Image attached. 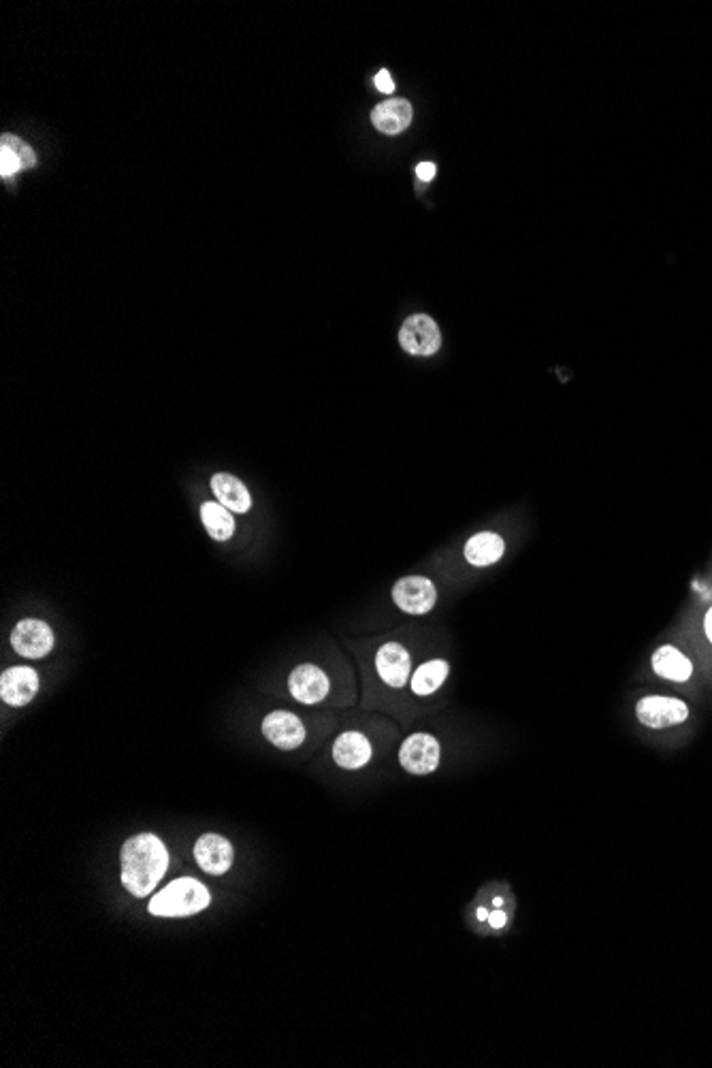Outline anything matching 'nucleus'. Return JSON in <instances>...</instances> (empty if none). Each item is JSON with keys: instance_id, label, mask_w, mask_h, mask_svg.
<instances>
[{"instance_id": "1", "label": "nucleus", "mask_w": 712, "mask_h": 1068, "mask_svg": "<svg viewBox=\"0 0 712 1068\" xmlns=\"http://www.w3.org/2000/svg\"><path fill=\"white\" fill-rule=\"evenodd\" d=\"M169 868L167 847L154 834H139L122 847V883L128 894L150 896Z\"/></svg>"}, {"instance_id": "2", "label": "nucleus", "mask_w": 712, "mask_h": 1068, "mask_svg": "<svg viewBox=\"0 0 712 1068\" xmlns=\"http://www.w3.org/2000/svg\"><path fill=\"white\" fill-rule=\"evenodd\" d=\"M212 896L201 881L177 879L150 900L148 911L154 917H188L205 911Z\"/></svg>"}, {"instance_id": "3", "label": "nucleus", "mask_w": 712, "mask_h": 1068, "mask_svg": "<svg viewBox=\"0 0 712 1068\" xmlns=\"http://www.w3.org/2000/svg\"><path fill=\"white\" fill-rule=\"evenodd\" d=\"M442 762V744L440 740L427 734L416 732L401 742L399 747V764L412 776H427L440 768Z\"/></svg>"}, {"instance_id": "4", "label": "nucleus", "mask_w": 712, "mask_h": 1068, "mask_svg": "<svg viewBox=\"0 0 712 1068\" xmlns=\"http://www.w3.org/2000/svg\"><path fill=\"white\" fill-rule=\"evenodd\" d=\"M391 597L401 612L410 614V617H423L438 604V589H435L431 578L412 574L395 582Z\"/></svg>"}, {"instance_id": "5", "label": "nucleus", "mask_w": 712, "mask_h": 1068, "mask_svg": "<svg viewBox=\"0 0 712 1068\" xmlns=\"http://www.w3.org/2000/svg\"><path fill=\"white\" fill-rule=\"evenodd\" d=\"M376 674L388 689H406L412 678V655L397 640L384 642L374 657Z\"/></svg>"}, {"instance_id": "6", "label": "nucleus", "mask_w": 712, "mask_h": 1068, "mask_svg": "<svg viewBox=\"0 0 712 1068\" xmlns=\"http://www.w3.org/2000/svg\"><path fill=\"white\" fill-rule=\"evenodd\" d=\"M636 717L644 727L666 730L689 719V706L670 695H646L636 704Z\"/></svg>"}, {"instance_id": "7", "label": "nucleus", "mask_w": 712, "mask_h": 1068, "mask_svg": "<svg viewBox=\"0 0 712 1068\" xmlns=\"http://www.w3.org/2000/svg\"><path fill=\"white\" fill-rule=\"evenodd\" d=\"M399 344L408 354L431 356L442 348V333L438 322L427 314H414L401 325Z\"/></svg>"}, {"instance_id": "8", "label": "nucleus", "mask_w": 712, "mask_h": 1068, "mask_svg": "<svg viewBox=\"0 0 712 1068\" xmlns=\"http://www.w3.org/2000/svg\"><path fill=\"white\" fill-rule=\"evenodd\" d=\"M13 651L26 659H41L54 649V631L45 621L24 619L11 631Z\"/></svg>"}, {"instance_id": "9", "label": "nucleus", "mask_w": 712, "mask_h": 1068, "mask_svg": "<svg viewBox=\"0 0 712 1068\" xmlns=\"http://www.w3.org/2000/svg\"><path fill=\"white\" fill-rule=\"evenodd\" d=\"M288 691L293 698L305 706H314L327 700L331 691V681L327 672L314 666V663H303V666L295 668L288 678Z\"/></svg>"}, {"instance_id": "10", "label": "nucleus", "mask_w": 712, "mask_h": 1068, "mask_svg": "<svg viewBox=\"0 0 712 1068\" xmlns=\"http://www.w3.org/2000/svg\"><path fill=\"white\" fill-rule=\"evenodd\" d=\"M265 738L282 751H295L305 742V725L288 710H273L263 721Z\"/></svg>"}, {"instance_id": "11", "label": "nucleus", "mask_w": 712, "mask_h": 1068, "mask_svg": "<svg viewBox=\"0 0 712 1068\" xmlns=\"http://www.w3.org/2000/svg\"><path fill=\"white\" fill-rule=\"evenodd\" d=\"M371 757H374V747L363 732L348 730L333 742V762L342 770H361L371 762Z\"/></svg>"}, {"instance_id": "12", "label": "nucleus", "mask_w": 712, "mask_h": 1068, "mask_svg": "<svg viewBox=\"0 0 712 1068\" xmlns=\"http://www.w3.org/2000/svg\"><path fill=\"white\" fill-rule=\"evenodd\" d=\"M39 691V674L26 668L15 666L5 670L3 678H0V698L9 706H26Z\"/></svg>"}, {"instance_id": "13", "label": "nucleus", "mask_w": 712, "mask_h": 1068, "mask_svg": "<svg viewBox=\"0 0 712 1068\" xmlns=\"http://www.w3.org/2000/svg\"><path fill=\"white\" fill-rule=\"evenodd\" d=\"M194 860L207 875H224L233 866V847L218 834H205L194 845Z\"/></svg>"}, {"instance_id": "14", "label": "nucleus", "mask_w": 712, "mask_h": 1068, "mask_svg": "<svg viewBox=\"0 0 712 1068\" xmlns=\"http://www.w3.org/2000/svg\"><path fill=\"white\" fill-rule=\"evenodd\" d=\"M506 555V540L495 531H480L465 542L463 557L472 568H491Z\"/></svg>"}, {"instance_id": "15", "label": "nucleus", "mask_w": 712, "mask_h": 1068, "mask_svg": "<svg viewBox=\"0 0 712 1068\" xmlns=\"http://www.w3.org/2000/svg\"><path fill=\"white\" fill-rule=\"evenodd\" d=\"M653 672L672 683H687L693 676L691 659L672 644H663L653 653Z\"/></svg>"}, {"instance_id": "16", "label": "nucleus", "mask_w": 712, "mask_h": 1068, "mask_svg": "<svg viewBox=\"0 0 712 1068\" xmlns=\"http://www.w3.org/2000/svg\"><path fill=\"white\" fill-rule=\"evenodd\" d=\"M448 674H450L448 659L435 657V659L420 663V666L412 672L408 687L416 698H429V695L438 693L444 687V683L448 681Z\"/></svg>"}, {"instance_id": "17", "label": "nucleus", "mask_w": 712, "mask_h": 1068, "mask_svg": "<svg viewBox=\"0 0 712 1068\" xmlns=\"http://www.w3.org/2000/svg\"><path fill=\"white\" fill-rule=\"evenodd\" d=\"M212 491L220 504L233 514H246L252 508V495L248 487L231 474H216L212 478Z\"/></svg>"}, {"instance_id": "18", "label": "nucleus", "mask_w": 712, "mask_h": 1068, "mask_svg": "<svg viewBox=\"0 0 712 1068\" xmlns=\"http://www.w3.org/2000/svg\"><path fill=\"white\" fill-rule=\"evenodd\" d=\"M371 122H374L380 133L399 135L406 131L412 122V105L406 99L384 101L371 113Z\"/></svg>"}, {"instance_id": "19", "label": "nucleus", "mask_w": 712, "mask_h": 1068, "mask_svg": "<svg viewBox=\"0 0 712 1068\" xmlns=\"http://www.w3.org/2000/svg\"><path fill=\"white\" fill-rule=\"evenodd\" d=\"M201 521L209 533V538L216 542H229L235 536V516L229 508H224L220 501H205L201 506Z\"/></svg>"}, {"instance_id": "20", "label": "nucleus", "mask_w": 712, "mask_h": 1068, "mask_svg": "<svg viewBox=\"0 0 712 1068\" xmlns=\"http://www.w3.org/2000/svg\"><path fill=\"white\" fill-rule=\"evenodd\" d=\"M0 141H3V145H7V148H9V150H11V152H13L15 156H18V158H20V163H22V169H30V167H35V163H37V158H35V152H32V148H30V145H28V143H24V141H22L20 137H13V135H3V139H0Z\"/></svg>"}, {"instance_id": "21", "label": "nucleus", "mask_w": 712, "mask_h": 1068, "mask_svg": "<svg viewBox=\"0 0 712 1068\" xmlns=\"http://www.w3.org/2000/svg\"><path fill=\"white\" fill-rule=\"evenodd\" d=\"M18 171H22V163L20 158L15 156L7 145H0V175L3 177H11Z\"/></svg>"}, {"instance_id": "22", "label": "nucleus", "mask_w": 712, "mask_h": 1068, "mask_svg": "<svg viewBox=\"0 0 712 1068\" xmlns=\"http://www.w3.org/2000/svg\"><path fill=\"white\" fill-rule=\"evenodd\" d=\"M374 84H376V88H378L380 92H384V94L395 92V84H393L391 75H388V71H380V73L376 75V79H374Z\"/></svg>"}, {"instance_id": "23", "label": "nucleus", "mask_w": 712, "mask_h": 1068, "mask_svg": "<svg viewBox=\"0 0 712 1068\" xmlns=\"http://www.w3.org/2000/svg\"><path fill=\"white\" fill-rule=\"evenodd\" d=\"M506 924H508V913L504 909L491 911V915H489V926L491 928L499 930V928H506Z\"/></svg>"}, {"instance_id": "24", "label": "nucleus", "mask_w": 712, "mask_h": 1068, "mask_svg": "<svg viewBox=\"0 0 712 1068\" xmlns=\"http://www.w3.org/2000/svg\"><path fill=\"white\" fill-rule=\"evenodd\" d=\"M435 171H438V169H435L433 163H420V165L416 167V173H418V177H420V180H423V182H431L433 177H435Z\"/></svg>"}, {"instance_id": "25", "label": "nucleus", "mask_w": 712, "mask_h": 1068, "mask_svg": "<svg viewBox=\"0 0 712 1068\" xmlns=\"http://www.w3.org/2000/svg\"><path fill=\"white\" fill-rule=\"evenodd\" d=\"M704 631H706V638L712 644V608L706 612V617H704Z\"/></svg>"}, {"instance_id": "26", "label": "nucleus", "mask_w": 712, "mask_h": 1068, "mask_svg": "<svg viewBox=\"0 0 712 1068\" xmlns=\"http://www.w3.org/2000/svg\"><path fill=\"white\" fill-rule=\"evenodd\" d=\"M489 915H491V913H489L487 909H478V913H476L478 921H489Z\"/></svg>"}, {"instance_id": "27", "label": "nucleus", "mask_w": 712, "mask_h": 1068, "mask_svg": "<svg viewBox=\"0 0 712 1068\" xmlns=\"http://www.w3.org/2000/svg\"><path fill=\"white\" fill-rule=\"evenodd\" d=\"M504 904H506V902H504V898H501V896H495V898H493V909H504Z\"/></svg>"}]
</instances>
